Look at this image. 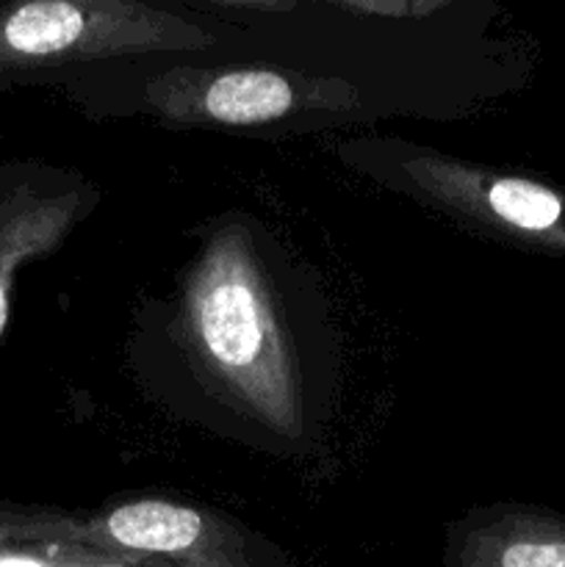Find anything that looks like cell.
Returning a JSON list of instances; mask_svg holds the SVG:
<instances>
[{"mask_svg": "<svg viewBox=\"0 0 565 567\" xmlns=\"http://www.w3.org/2000/svg\"><path fill=\"white\" fill-rule=\"evenodd\" d=\"M397 169L421 203L460 225L521 249L565 255V188L427 150L399 155Z\"/></svg>", "mask_w": 565, "mask_h": 567, "instance_id": "cell-3", "label": "cell"}, {"mask_svg": "<svg viewBox=\"0 0 565 567\" xmlns=\"http://www.w3.org/2000/svg\"><path fill=\"white\" fill-rule=\"evenodd\" d=\"M175 338L203 385L227 408L277 437H302L297 358L242 225L219 227L188 266Z\"/></svg>", "mask_w": 565, "mask_h": 567, "instance_id": "cell-1", "label": "cell"}, {"mask_svg": "<svg viewBox=\"0 0 565 567\" xmlns=\"http://www.w3.org/2000/svg\"><path fill=\"white\" fill-rule=\"evenodd\" d=\"M100 532L111 543L144 554H186L197 548L205 535L203 513L183 504L144 502L122 504L100 520Z\"/></svg>", "mask_w": 565, "mask_h": 567, "instance_id": "cell-6", "label": "cell"}, {"mask_svg": "<svg viewBox=\"0 0 565 567\" xmlns=\"http://www.w3.org/2000/svg\"><path fill=\"white\" fill-rule=\"evenodd\" d=\"M341 9L371 17H393V20H424L435 11L446 9L452 0H330Z\"/></svg>", "mask_w": 565, "mask_h": 567, "instance_id": "cell-8", "label": "cell"}, {"mask_svg": "<svg viewBox=\"0 0 565 567\" xmlns=\"http://www.w3.org/2000/svg\"><path fill=\"white\" fill-rule=\"evenodd\" d=\"M203 3L225 6V9L264 11V14H286L297 9V0H203Z\"/></svg>", "mask_w": 565, "mask_h": 567, "instance_id": "cell-9", "label": "cell"}, {"mask_svg": "<svg viewBox=\"0 0 565 567\" xmlns=\"http://www.w3.org/2000/svg\"><path fill=\"white\" fill-rule=\"evenodd\" d=\"M214 42L197 22L142 0H6L0 6V70L205 50Z\"/></svg>", "mask_w": 565, "mask_h": 567, "instance_id": "cell-2", "label": "cell"}, {"mask_svg": "<svg viewBox=\"0 0 565 567\" xmlns=\"http://www.w3.org/2000/svg\"><path fill=\"white\" fill-rule=\"evenodd\" d=\"M496 567H565V526L530 520L504 529L493 548Z\"/></svg>", "mask_w": 565, "mask_h": 567, "instance_id": "cell-7", "label": "cell"}, {"mask_svg": "<svg viewBox=\"0 0 565 567\" xmlns=\"http://www.w3.org/2000/svg\"><path fill=\"white\" fill-rule=\"evenodd\" d=\"M92 205V188L20 183L0 194V336L9 324L17 271L53 252Z\"/></svg>", "mask_w": 565, "mask_h": 567, "instance_id": "cell-5", "label": "cell"}, {"mask_svg": "<svg viewBox=\"0 0 565 567\" xmlns=\"http://www.w3.org/2000/svg\"><path fill=\"white\" fill-rule=\"evenodd\" d=\"M153 114L177 127H258L316 109H355L360 92L343 78L266 66H172L144 86Z\"/></svg>", "mask_w": 565, "mask_h": 567, "instance_id": "cell-4", "label": "cell"}]
</instances>
